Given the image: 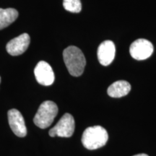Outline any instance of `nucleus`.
<instances>
[{
  "mask_svg": "<svg viewBox=\"0 0 156 156\" xmlns=\"http://www.w3.org/2000/svg\"><path fill=\"white\" fill-rule=\"evenodd\" d=\"M63 58L70 75L74 77L82 75L85 69L86 60L79 48L71 46L65 48L63 51Z\"/></svg>",
  "mask_w": 156,
  "mask_h": 156,
  "instance_id": "obj_1",
  "label": "nucleus"
},
{
  "mask_svg": "<svg viewBox=\"0 0 156 156\" xmlns=\"http://www.w3.org/2000/svg\"><path fill=\"white\" fill-rule=\"evenodd\" d=\"M108 134L101 126L87 127L82 136V143L87 150H96L104 146L108 142Z\"/></svg>",
  "mask_w": 156,
  "mask_h": 156,
  "instance_id": "obj_2",
  "label": "nucleus"
},
{
  "mask_svg": "<svg viewBox=\"0 0 156 156\" xmlns=\"http://www.w3.org/2000/svg\"><path fill=\"white\" fill-rule=\"evenodd\" d=\"M58 114V107L53 101H46L41 104L38 112L35 115L34 122L41 129L50 126Z\"/></svg>",
  "mask_w": 156,
  "mask_h": 156,
  "instance_id": "obj_3",
  "label": "nucleus"
},
{
  "mask_svg": "<svg viewBox=\"0 0 156 156\" xmlns=\"http://www.w3.org/2000/svg\"><path fill=\"white\" fill-rule=\"evenodd\" d=\"M75 119L70 114H64L57 124L49 131V135L62 137H70L75 131Z\"/></svg>",
  "mask_w": 156,
  "mask_h": 156,
  "instance_id": "obj_4",
  "label": "nucleus"
},
{
  "mask_svg": "<svg viewBox=\"0 0 156 156\" xmlns=\"http://www.w3.org/2000/svg\"><path fill=\"white\" fill-rule=\"evenodd\" d=\"M129 52L134 59L145 60L149 58L153 52V46L151 42L146 39L140 38L136 40L131 44Z\"/></svg>",
  "mask_w": 156,
  "mask_h": 156,
  "instance_id": "obj_5",
  "label": "nucleus"
},
{
  "mask_svg": "<svg viewBox=\"0 0 156 156\" xmlns=\"http://www.w3.org/2000/svg\"><path fill=\"white\" fill-rule=\"evenodd\" d=\"M34 75L37 82L44 86L51 85L55 79L51 67L44 61H41L37 64L34 69Z\"/></svg>",
  "mask_w": 156,
  "mask_h": 156,
  "instance_id": "obj_6",
  "label": "nucleus"
},
{
  "mask_svg": "<svg viewBox=\"0 0 156 156\" xmlns=\"http://www.w3.org/2000/svg\"><path fill=\"white\" fill-rule=\"evenodd\" d=\"M8 122L11 129L15 135L20 137H24L27 134V128L25 126L24 118L18 110L12 108L9 110Z\"/></svg>",
  "mask_w": 156,
  "mask_h": 156,
  "instance_id": "obj_7",
  "label": "nucleus"
},
{
  "mask_svg": "<svg viewBox=\"0 0 156 156\" xmlns=\"http://www.w3.org/2000/svg\"><path fill=\"white\" fill-rule=\"evenodd\" d=\"M30 42V38L28 34H23L7 43L6 49L12 56H18L28 49Z\"/></svg>",
  "mask_w": 156,
  "mask_h": 156,
  "instance_id": "obj_8",
  "label": "nucleus"
},
{
  "mask_svg": "<svg viewBox=\"0 0 156 156\" xmlns=\"http://www.w3.org/2000/svg\"><path fill=\"white\" fill-rule=\"evenodd\" d=\"M116 54V48L112 41H105L101 43L98 48V58L101 64L108 66L114 61Z\"/></svg>",
  "mask_w": 156,
  "mask_h": 156,
  "instance_id": "obj_9",
  "label": "nucleus"
},
{
  "mask_svg": "<svg viewBox=\"0 0 156 156\" xmlns=\"http://www.w3.org/2000/svg\"><path fill=\"white\" fill-rule=\"evenodd\" d=\"M131 90V85L125 80H119L114 83L107 90L110 97L122 98L125 96Z\"/></svg>",
  "mask_w": 156,
  "mask_h": 156,
  "instance_id": "obj_10",
  "label": "nucleus"
},
{
  "mask_svg": "<svg viewBox=\"0 0 156 156\" xmlns=\"http://www.w3.org/2000/svg\"><path fill=\"white\" fill-rule=\"evenodd\" d=\"M18 17V12L15 9L0 8V30L7 28L16 20Z\"/></svg>",
  "mask_w": 156,
  "mask_h": 156,
  "instance_id": "obj_11",
  "label": "nucleus"
},
{
  "mask_svg": "<svg viewBox=\"0 0 156 156\" xmlns=\"http://www.w3.org/2000/svg\"><path fill=\"white\" fill-rule=\"evenodd\" d=\"M63 6L66 10L73 13L80 12L82 9L80 0H64Z\"/></svg>",
  "mask_w": 156,
  "mask_h": 156,
  "instance_id": "obj_12",
  "label": "nucleus"
},
{
  "mask_svg": "<svg viewBox=\"0 0 156 156\" xmlns=\"http://www.w3.org/2000/svg\"><path fill=\"white\" fill-rule=\"evenodd\" d=\"M133 156H148L147 154H144V153H142V154H138V155H133Z\"/></svg>",
  "mask_w": 156,
  "mask_h": 156,
  "instance_id": "obj_13",
  "label": "nucleus"
},
{
  "mask_svg": "<svg viewBox=\"0 0 156 156\" xmlns=\"http://www.w3.org/2000/svg\"><path fill=\"white\" fill-rule=\"evenodd\" d=\"M0 83H1V77H0Z\"/></svg>",
  "mask_w": 156,
  "mask_h": 156,
  "instance_id": "obj_14",
  "label": "nucleus"
}]
</instances>
